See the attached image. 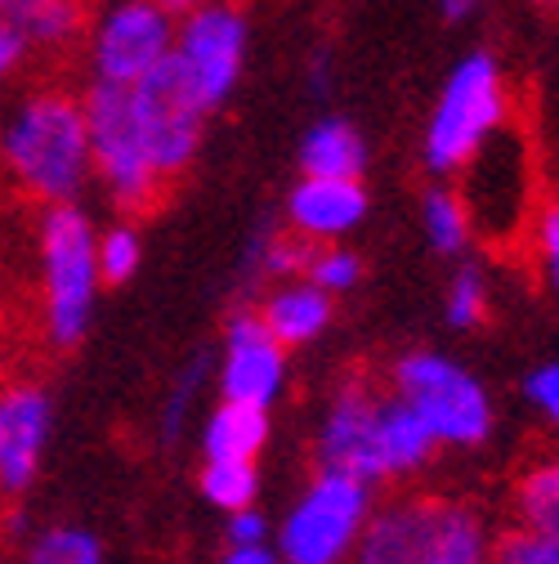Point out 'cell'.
Returning <instances> with one entry per match:
<instances>
[{
    "instance_id": "5bb4252c",
    "label": "cell",
    "mask_w": 559,
    "mask_h": 564,
    "mask_svg": "<svg viewBox=\"0 0 559 564\" xmlns=\"http://www.w3.org/2000/svg\"><path fill=\"white\" fill-rule=\"evenodd\" d=\"M435 498L430 492H403V498L376 502L359 542L349 551V564H416L430 533Z\"/></svg>"
},
{
    "instance_id": "52a82bcc",
    "label": "cell",
    "mask_w": 559,
    "mask_h": 564,
    "mask_svg": "<svg viewBox=\"0 0 559 564\" xmlns=\"http://www.w3.org/2000/svg\"><path fill=\"white\" fill-rule=\"evenodd\" d=\"M175 14L162 0H108L86 28L90 82L134 86L175 50Z\"/></svg>"
},
{
    "instance_id": "6da1fadb",
    "label": "cell",
    "mask_w": 559,
    "mask_h": 564,
    "mask_svg": "<svg viewBox=\"0 0 559 564\" xmlns=\"http://www.w3.org/2000/svg\"><path fill=\"white\" fill-rule=\"evenodd\" d=\"M0 162L41 206L77 202L95 180L81 90L28 86L0 108Z\"/></svg>"
},
{
    "instance_id": "9c48e42d",
    "label": "cell",
    "mask_w": 559,
    "mask_h": 564,
    "mask_svg": "<svg viewBox=\"0 0 559 564\" xmlns=\"http://www.w3.org/2000/svg\"><path fill=\"white\" fill-rule=\"evenodd\" d=\"M130 104H134V117H139V130H144V144L153 153L157 175L166 184L184 180L188 166L197 162L211 108L193 95V86L179 77V67L171 58L153 67L144 82L130 86Z\"/></svg>"
},
{
    "instance_id": "9a60e30c",
    "label": "cell",
    "mask_w": 559,
    "mask_h": 564,
    "mask_svg": "<svg viewBox=\"0 0 559 564\" xmlns=\"http://www.w3.org/2000/svg\"><path fill=\"white\" fill-rule=\"evenodd\" d=\"M497 533L487 516L461 498H435L430 533L416 564H493Z\"/></svg>"
},
{
    "instance_id": "7402d4cb",
    "label": "cell",
    "mask_w": 559,
    "mask_h": 564,
    "mask_svg": "<svg viewBox=\"0 0 559 564\" xmlns=\"http://www.w3.org/2000/svg\"><path fill=\"white\" fill-rule=\"evenodd\" d=\"M421 229H426V242L439 256L461 260L470 251V242H474V210L457 188L435 184L421 197Z\"/></svg>"
},
{
    "instance_id": "3957f363",
    "label": "cell",
    "mask_w": 559,
    "mask_h": 564,
    "mask_svg": "<svg viewBox=\"0 0 559 564\" xmlns=\"http://www.w3.org/2000/svg\"><path fill=\"white\" fill-rule=\"evenodd\" d=\"M99 229L77 202L45 206L41 216V301H45V336L58 349H73L95 318L99 301Z\"/></svg>"
},
{
    "instance_id": "e0dca14e",
    "label": "cell",
    "mask_w": 559,
    "mask_h": 564,
    "mask_svg": "<svg viewBox=\"0 0 559 564\" xmlns=\"http://www.w3.org/2000/svg\"><path fill=\"white\" fill-rule=\"evenodd\" d=\"M6 14L32 54H63L86 41L90 10L86 0H6Z\"/></svg>"
},
{
    "instance_id": "4316f807",
    "label": "cell",
    "mask_w": 559,
    "mask_h": 564,
    "mask_svg": "<svg viewBox=\"0 0 559 564\" xmlns=\"http://www.w3.org/2000/svg\"><path fill=\"white\" fill-rule=\"evenodd\" d=\"M99 278L108 282V288H121V282H130L139 273V264H144V238L134 234V225H108L99 229Z\"/></svg>"
},
{
    "instance_id": "603a6c76",
    "label": "cell",
    "mask_w": 559,
    "mask_h": 564,
    "mask_svg": "<svg viewBox=\"0 0 559 564\" xmlns=\"http://www.w3.org/2000/svg\"><path fill=\"white\" fill-rule=\"evenodd\" d=\"M201 498L220 507L224 516L242 511V507H255L260 498V466L251 457H206L201 462Z\"/></svg>"
},
{
    "instance_id": "4fadbf2b",
    "label": "cell",
    "mask_w": 559,
    "mask_h": 564,
    "mask_svg": "<svg viewBox=\"0 0 559 564\" xmlns=\"http://www.w3.org/2000/svg\"><path fill=\"white\" fill-rule=\"evenodd\" d=\"M368 184L349 175H300L287 193V229L305 242H340L368 220Z\"/></svg>"
},
{
    "instance_id": "7a4b0ae2",
    "label": "cell",
    "mask_w": 559,
    "mask_h": 564,
    "mask_svg": "<svg viewBox=\"0 0 559 564\" xmlns=\"http://www.w3.org/2000/svg\"><path fill=\"white\" fill-rule=\"evenodd\" d=\"M511 117L506 73L493 50H470L448 73L421 134V162L430 175L470 171Z\"/></svg>"
},
{
    "instance_id": "7c38bea8",
    "label": "cell",
    "mask_w": 559,
    "mask_h": 564,
    "mask_svg": "<svg viewBox=\"0 0 559 564\" xmlns=\"http://www.w3.org/2000/svg\"><path fill=\"white\" fill-rule=\"evenodd\" d=\"M283 390H287V345L260 323V314H233L220 349V394L273 408Z\"/></svg>"
},
{
    "instance_id": "d590c367",
    "label": "cell",
    "mask_w": 559,
    "mask_h": 564,
    "mask_svg": "<svg viewBox=\"0 0 559 564\" xmlns=\"http://www.w3.org/2000/svg\"><path fill=\"white\" fill-rule=\"evenodd\" d=\"M435 6H439V14H443L448 23H465V19H474V14L487 6V0H435Z\"/></svg>"
},
{
    "instance_id": "83f0119b",
    "label": "cell",
    "mask_w": 559,
    "mask_h": 564,
    "mask_svg": "<svg viewBox=\"0 0 559 564\" xmlns=\"http://www.w3.org/2000/svg\"><path fill=\"white\" fill-rule=\"evenodd\" d=\"M309 247H314V242L296 238L292 229L268 234V238H260V247H255V269H260L264 278H273V282H283V278H305Z\"/></svg>"
},
{
    "instance_id": "ac0fdd59",
    "label": "cell",
    "mask_w": 559,
    "mask_h": 564,
    "mask_svg": "<svg viewBox=\"0 0 559 564\" xmlns=\"http://www.w3.org/2000/svg\"><path fill=\"white\" fill-rule=\"evenodd\" d=\"M435 453H439V440L430 435V426L390 390L385 394V412H381V466H385V484L426 470L435 462Z\"/></svg>"
},
{
    "instance_id": "30bf717a",
    "label": "cell",
    "mask_w": 559,
    "mask_h": 564,
    "mask_svg": "<svg viewBox=\"0 0 559 564\" xmlns=\"http://www.w3.org/2000/svg\"><path fill=\"white\" fill-rule=\"evenodd\" d=\"M385 394L376 381H344L318 421V470H340L354 475L363 484H385V466H381V412H385Z\"/></svg>"
},
{
    "instance_id": "f546056e",
    "label": "cell",
    "mask_w": 559,
    "mask_h": 564,
    "mask_svg": "<svg viewBox=\"0 0 559 564\" xmlns=\"http://www.w3.org/2000/svg\"><path fill=\"white\" fill-rule=\"evenodd\" d=\"M493 564H559V533L511 529V533L497 538Z\"/></svg>"
},
{
    "instance_id": "2e32d148",
    "label": "cell",
    "mask_w": 559,
    "mask_h": 564,
    "mask_svg": "<svg viewBox=\"0 0 559 564\" xmlns=\"http://www.w3.org/2000/svg\"><path fill=\"white\" fill-rule=\"evenodd\" d=\"M255 314L287 349H300V345L318 340L331 327L336 296L322 292L318 282H309V278H283V282H273V292L260 301Z\"/></svg>"
},
{
    "instance_id": "8992f818",
    "label": "cell",
    "mask_w": 559,
    "mask_h": 564,
    "mask_svg": "<svg viewBox=\"0 0 559 564\" xmlns=\"http://www.w3.org/2000/svg\"><path fill=\"white\" fill-rule=\"evenodd\" d=\"M372 507V484L340 470H318L292 502L283 529L273 533V551L283 564H349Z\"/></svg>"
},
{
    "instance_id": "74e56055",
    "label": "cell",
    "mask_w": 559,
    "mask_h": 564,
    "mask_svg": "<svg viewBox=\"0 0 559 564\" xmlns=\"http://www.w3.org/2000/svg\"><path fill=\"white\" fill-rule=\"evenodd\" d=\"M528 6H537V10H559V0H528Z\"/></svg>"
},
{
    "instance_id": "d6986e66",
    "label": "cell",
    "mask_w": 559,
    "mask_h": 564,
    "mask_svg": "<svg viewBox=\"0 0 559 564\" xmlns=\"http://www.w3.org/2000/svg\"><path fill=\"white\" fill-rule=\"evenodd\" d=\"M268 444V408L224 399L201 421V457H260Z\"/></svg>"
},
{
    "instance_id": "4dcf8cb0",
    "label": "cell",
    "mask_w": 559,
    "mask_h": 564,
    "mask_svg": "<svg viewBox=\"0 0 559 564\" xmlns=\"http://www.w3.org/2000/svg\"><path fill=\"white\" fill-rule=\"evenodd\" d=\"M524 399H528V408L546 421V426L559 435V359L537 364V368L524 377Z\"/></svg>"
},
{
    "instance_id": "f35d334b",
    "label": "cell",
    "mask_w": 559,
    "mask_h": 564,
    "mask_svg": "<svg viewBox=\"0 0 559 564\" xmlns=\"http://www.w3.org/2000/svg\"><path fill=\"white\" fill-rule=\"evenodd\" d=\"M0 10H6V0H0Z\"/></svg>"
},
{
    "instance_id": "484cf974",
    "label": "cell",
    "mask_w": 559,
    "mask_h": 564,
    "mask_svg": "<svg viewBox=\"0 0 559 564\" xmlns=\"http://www.w3.org/2000/svg\"><path fill=\"white\" fill-rule=\"evenodd\" d=\"M305 278L318 282V288L331 292V296H344V292H354V288H359V278H363V256H359V251H349V247H340V242H314V247H309Z\"/></svg>"
},
{
    "instance_id": "d4e9b609",
    "label": "cell",
    "mask_w": 559,
    "mask_h": 564,
    "mask_svg": "<svg viewBox=\"0 0 559 564\" xmlns=\"http://www.w3.org/2000/svg\"><path fill=\"white\" fill-rule=\"evenodd\" d=\"M487 305H493V296H487V273L470 260L457 264L452 282H448V296H443V314H448V327L457 332H470L487 318Z\"/></svg>"
},
{
    "instance_id": "44dd1931",
    "label": "cell",
    "mask_w": 559,
    "mask_h": 564,
    "mask_svg": "<svg viewBox=\"0 0 559 564\" xmlns=\"http://www.w3.org/2000/svg\"><path fill=\"white\" fill-rule=\"evenodd\" d=\"M515 529L528 533H559V457H541L519 470L511 488Z\"/></svg>"
},
{
    "instance_id": "cb8c5ba5",
    "label": "cell",
    "mask_w": 559,
    "mask_h": 564,
    "mask_svg": "<svg viewBox=\"0 0 559 564\" xmlns=\"http://www.w3.org/2000/svg\"><path fill=\"white\" fill-rule=\"evenodd\" d=\"M23 564H103V542L77 524H50L28 542Z\"/></svg>"
},
{
    "instance_id": "e575fe53",
    "label": "cell",
    "mask_w": 559,
    "mask_h": 564,
    "mask_svg": "<svg viewBox=\"0 0 559 564\" xmlns=\"http://www.w3.org/2000/svg\"><path fill=\"white\" fill-rule=\"evenodd\" d=\"M216 564H283L268 542H229Z\"/></svg>"
},
{
    "instance_id": "8d00e7d4",
    "label": "cell",
    "mask_w": 559,
    "mask_h": 564,
    "mask_svg": "<svg viewBox=\"0 0 559 564\" xmlns=\"http://www.w3.org/2000/svg\"><path fill=\"white\" fill-rule=\"evenodd\" d=\"M162 6L175 14V19H184V14H193V10H201L206 0H162Z\"/></svg>"
},
{
    "instance_id": "8fae6325",
    "label": "cell",
    "mask_w": 559,
    "mask_h": 564,
    "mask_svg": "<svg viewBox=\"0 0 559 564\" xmlns=\"http://www.w3.org/2000/svg\"><path fill=\"white\" fill-rule=\"evenodd\" d=\"M54 435V399L41 381L0 386V502H14L41 479Z\"/></svg>"
},
{
    "instance_id": "836d02e7",
    "label": "cell",
    "mask_w": 559,
    "mask_h": 564,
    "mask_svg": "<svg viewBox=\"0 0 559 564\" xmlns=\"http://www.w3.org/2000/svg\"><path fill=\"white\" fill-rule=\"evenodd\" d=\"M224 542H268V520H264L255 507H242V511L229 516Z\"/></svg>"
},
{
    "instance_id": "ba28073f",
    "label": "cell",
    "mask_w": 559,
    "mask_h": 564,
    "mask_svg": "<svg viewBox=\"0 0 559 564\" xmlns=\"http://www.w3.org/2000/svg\"><path fill=\"white\" fill-rule=\"evenodd\" d=\"M246 50H251L246 14L233 6V0H206L201 10H193L175 23L171 63L193 86V95L211 112H220L246 73Z\"/></svg>"
},
{
    "instance_id": "d6a6232c",
    "label": "cell",
    "mask_w": 559,
    "mask_h": 564,
    "mask_svg": "<svg viewBox=\"0 0 559 564\" xmlns=\"http://www.w3.org/2000/svg\"><path fill=\"white\" fill-rule=\"evenodd\" d=\"M28 41L19 36V28L6 19V14H0V90H6L19 73H23V63H28Z\"/></svg>"
},
{
    "instance_id": "277c9868",
    "label": "cell",
    "mask_w": 559,
    "mask_h": 564,
    "mask_svg": "<svg viewBox=\"0 0 559 564\" xmlns=\"http://www.w3.org/2000/svg\"><path fill=\"white\" fill-rule=\"evenodd\" d=\"M390 390L426 421L439 448H479L497 426L487 386L435 349H407L390 368Z\"/></svg>"
},
{
    "instance_id": "ffe728a7",
    "label": "cell",
    "mask_w": 559,
    "mask_h": 564,
    "mask_svg": "<svg viewBox=\"0 0 559 564\" xmlns=\"http://www.w3.org/2000/svg\"><path fill=\"white\" fill-rule=\"evenodd\" d=\"M300 171L305 175H349L363 180L368 171V139L344 117H318L300 139Z\"/></svg>"
},
{
    "instance_id": "f1b7e54d",
    "label": "cell",
    "mask_w": 559,
    "mask_h": 564,
    "mask_svg": "<svg viewBox=\"0 0 559 564\" xmlns=\"http://www.w3.org/2000/svg\"><path fill=\"white\" fill-rule=\"evenodd\" d=\"M206 381H211V359L193 355V359L179 368V377H175V386H171V399H166V408H162V431H166V440H175V435L184 431V421H188V412H193V399L201 394Z\"/></svg>"
},
{
    "instance_id": "1f68e13d",
    "label": "cell",
    "mask_w": 559,
    "mask_h": 564,
    "mask_svg": "<svg viewBox=\"0 0 559 564\" xmlns=\"http://www.w3.org/2000/svg\"><path fill=\"white\" fill-rule=\"evenodd\" d=\"M537 256H541V273H546V288L559 305V206H546L541 220H537Z\"/></svg>"
},
{
    "instance_id": "5b68a950",
    "label": "cell",
    "mask_w": 559,
    "mask_h": 564,
    "mask_svg": "<svg viewBox=\"0 0 559 564\" xmlns=\"http://www.w3.org/2000/svg\"><path fill=\"white\" fill-rule=\"evenodd\" d=\"M81 104H86V130H90V166L103 193L121 210H153L171 184L153 166V153L144 144V130H139V117L130 104V86L90 82L81 90Z\"/></svg>"
}]
</instances>
